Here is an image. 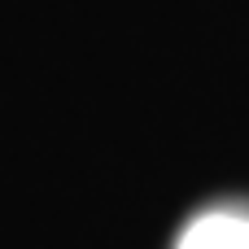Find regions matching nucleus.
Instances as JSON below:
<instances>
[{"label": "nucleus", "instance_id": "obj_1", "mask_svg": "<svg viewBox=\"0 0 249 249\" xmlns=\"http://www.w3.org/2000/svg\"><path fill=\"white\" fill-rule=\"evenodd\" d=\"M175 249H249V214L241 210H210L193 219Z\"/></svg>", "mask_w": 249, "mask_h": 249}]
</instances>
